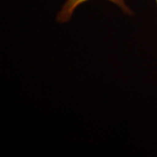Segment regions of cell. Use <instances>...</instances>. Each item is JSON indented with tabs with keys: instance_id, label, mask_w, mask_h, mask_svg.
Wrapping results in <instances>:
<instances>
[{
	"instance_id": "cell-1",
	"label": "cell",
	"mask_w": 157,
	"mask_h": 157,
	"mask_svg": "<svg viewBox=\"0 0 157 157\" xmlns=\"http://www.w3.org/2000/svg\"><path fill=\"white\" fill-rule=\"evenodd\" d=\"M86 1H89V0H67L66 3L62 6L61 10L58 13L56 20L59 23L68 22L71 19L76 8ZM108 1H110L119 6L125 14H127V15L134 14V12L131 11V9L126 5L125 0H108Z\"/></svg>"
},
{
	"instance_id": "cell-2",
	"label": "cell",
	"mask_w": 157,
	"mask_h": 157,
	"mask_svg": "<svg viewBox=\"0 0 157 157\" xmlns=\"http://www.w3.org/2000/svg\"><path fill=\"white\" fill-rule=\"evenodd\" d=\"M155 2H156V5H157V0H155Z\"/></svg>"
}]
</instances>
